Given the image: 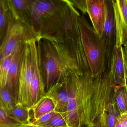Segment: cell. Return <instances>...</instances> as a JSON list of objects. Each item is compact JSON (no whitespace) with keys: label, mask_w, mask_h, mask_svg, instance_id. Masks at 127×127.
<instances>
[{"label":"cell","mask_w":127,"mask_h":127,"mask_svg":"<svg viewBox=\"0 0 127 127\" xmlns=\"http://www.w3.org/2000/svg\"><path fill=\"white\" fill-rule=\"evenodd\" d=\"M83 14H86L87 7L86 0H69Z\"/></svg>","instance_id":"25"},{"label":"cell","mask_w":127,"mask_h":127,"mask_svg":"<svg viewBox=\"0 0 127 127\" xmlns=\"http://www.w3.org/2000/svg\"><path fill=\"white\" fill-rule=\"evenodd\" d=\"M80 15L76 10H68L57 26L41 38L48 40L56 49L72 59L81 72L86 74L90 72L81 37Z\"/></svg>","instance_id":"2"},{"label":"cell","mask_w":127,"mask_h":127,"mask_svg":"<svg viewBox=\"0 0 127 127\" xmlns=\"http://www.w3.org/2000/svg\"><path fill=\"white\" fill-rule=\"evenodd\" d=\"M66 78L51 87L46 91L44 96L53 100L56 106L55 111L62 116L67 112L68 105Z\"/></svg>","instance_id":"10"},{"label":"cell","mask_w":127,"mask_h":127,"mask_svg":"<svg viewBox=\"0 0 127 127\" xmlns=\"http://www.w3.org/2000/svg\"><path fill=\"white\" fill-rule=\"evenodd\" d=\"M113 100L120 114L127 112V90L125 84L114 87Z\"/></svg>","instance_id":"16"},{"label":"cell","mask_w":127,"mask_h":127,"mask_svg":"<svg viewBox=\"0 0 127 127\" xmlns=\"http://www.w3.org/2000/svg\"><path fill=\"white\" fill-rule=\"evenodd\" d=\"M105 112L98 116L87 127H104Z\"/></svg>","instance_id":"26"},{"label":"cell","mask_w":127,"mask_h":127,"mask_svg":"<svg viewBox=\"0 0 127 127\" xmlns=\"http://www.w3.org/2000/svg\"><path fill=\"white\" fill-rule=\"evenodd\" d=\"M127 30V0H115Z\"/></svg>","instance_id":"23"},{"label":"cell","mask_w":127,"mask_h":127,"mask_svg":"<svg viewBox=\"0 0 127 127\" xmlns=\"http://www.w3.org/2000/svg\"><path fill=\"white\" fill-rule=\"evenodd\" d=\"M16 98L5 86L0 88V107L7 110L17 104Z\"/></svg>","instance_id":"17"},{"label":"cell","mask_w":127,"mask_h":127,"mask_svg":"<svg viewBox=\"0 0 127 127\" xmlns=\"http://www.w3.org/2000/svg\"><path fill=\"white\" fill-rule=\"evenodd\" d=\"M9 8L6 0H0V45L6 29Z\"/></svg>","instance_id":"19"},{"label":"cell","mask_w":127,"mask_h":127,"mask_svg":"<svg viewBox=\"0 0 127 127\" xmlns=\"http://www.w3.org/2000/svg\"><path fill=\"white\" fill-rule=\"evenodd\" d=\"M120 115L113 99L109 105L107 111L105 112L104 127H115Z\"/></svg>","instance_id":"18"},{"label":"cell","mask_w":127,"mask_h":127,"mask_svg":"<svg viewBox=\"0 0 127 127\" xmlns=\"http://www.w3.org/2000/svg\"><path fill=\"white\" fill-rule=\"evenodd\" d=\"M41 35L32 27L13 16L9 10L8 22L0 45V61L13 52L18 43L41 39Z\"/></svg>","instance_id":"6"},{"label":"cell","mask_w":127,"mask_h":127,"mask_svg":"<svg viewBox=\"0 0 127 127\" xmlns=\"http://www.w3.org/2000/svg\"><path fill=\"white\" fill-rule=\"evenodd\" d=\"M0 127H36L32 122L22 124L9 117L4 110L0 107Z\"/></svg>","instance_id":"21"},{"label":"cell","mask_w":127,"mask_h":127,"mask_svg":"<svg viewBox=\"0 0 127 127\" xmlns=\"http://www.w3.org/2000/svg\"><path fill=\"white\" fill-rule=\"evenodd\" d=\"M37 41H35L33 47V71L31 86V109L45 96L46 92L43 82Z\"/></svg>","instance_id":"8"},{"label":"cell","mask_w":127,"mask_h":127,"mask_svg":"<svg viewBox=\"0 0 127 127\" xmlns=\"http://www.w3.org/2000/svg\"><path fill=\"white\" fill-rule=\"evenodd\" d=\"M69 0H35L30 9L32 27L41 37L52 30L63 17Z\"/></svg>","instance_id":"5"},{"label":"cell","mask_w":127,"mask_h":127,"mask_svg":"<svg viewBox=\"0 0 127 127\" xmlns=\"http://www.w3.org/2000/svg\"><path fill=\"white\" fill-rule=\"evenodd\" d=\"M87 13L93 27L100 37L102 38L106 15L104 0H86Z\"/></svg>","instance_id":"9"},{"label":"cell","mask_w":127,"mask_h":127,"mask_svg":"<svg viewBox=\"0 0 127 127\" xmlns=\"http://www.w3.org/2000/svg\"><path fill=\"white\" fill-rule=\"evenodd\" d=\"M37 43L45 92L71 73L84 74L76 64L57 50L48 40L41 38Z\"/></svg>","instance_id":"3"},{"label":"cell","mask_w":127,"mask_h":127,"mask_svg":"<svg viewBox=\"0 0 127 127\" xmlns=\"http://www.w3.org/2000/svg\"><path fill=\"white\" fill-rule=\"evenodd\" d=\"M94 80L90 73H71L66 77L68 105L63 116L68 127H87L97 118L93 100Z\"/></svg>","instance_id":"1"},{"label":"cell","mask_w":127,"mask_h":127,"mask_svg":"<svg viewBox=\"0 0 127 127\" xmlns=\"http://www.w3.org/2000/svg\"><path fill=\"white\" fill-rule=\"evenodd\" d=\"M28 41L21 42L18 43L13 52V57L9 69L6 86L13 95L16 98L17 101L18 79L20 60L24 50L25 44Z\"/></svg>","instance_id":"11"},{"label":"cell","mask_w":127,"mask_h":127,"mask_svg":"<svg viewBox=\"0 0 127 127\" xmlns=\"http://www.w3.org/2000/svg\"><path fill=\"white\" fill-rule=\"evenodd\" d=\"M122 48V47H115L110 60L109 76L111 83L114 87L125 84Z\"/></svg>","instance_id":"12"},{"label":"cell","mask_w":127,"mask_h":127,"mask_svg":"<svg viewBox=\"0 0 127 127\" xmlns=\"http://www.w3.org/2000/svg\"><path fill=\"white\" fill-rule=\"evenodd\" d=\"M78 22L82 44L90 74L95 78L106 69V47L103 39L90 25L84 14L80 15Z\"/></svg>","instance_id":"4"},{"label":"cell","mask_w":127,"mask_h":127,"mask_svg":"<svg viewBox=\"0 0 127 127\" xmlns=\"http://www.w3.org/2000/svg\"><path fill=\"white\" fill-rule=\"evenodd\" d=\"M56 106L50 98L44 96L31 109L32 111V122L36 121L41 117L53 111H55Z\"/></svg>","instance_id":"15"},{"label":"cell","mask_w":127,"mask_h":127,"mask_svg":"<svg viewBox=\"0 0 127 127\" xmlns=\"http://www.w3.org/2000/svg\"><path fill=\"white\" fill-rule=\"evenodd\" d=\"M13 57L12 53L0 61V88H3L6 86Z\"/></svg>","instance_id":"20"},{"label":"cell","mask_w":127,"mask_h":127,"mask_svg":"<svg viewBox=\"0 0 127 127\" xmlns=\"http://www.w3.org/2000/svg\"><path fill=\"white\" fill-rule=\"evenodd\" d=\"M35 0H6L9 10L12 15L30 25V9Z\"/></svg>","instance_id":"13"},{"label":"cell","mask_w":127,"mask_h":127,"mask_svg":"<svg viewBox=\"0 0 127 127\" xmlns=\"http://www.w3.org/2000/svg\"><path fill=\"white\" fill-rule=\"evenodd\" d=\"M122 50L125 74V85L127 90V44L122 47Z\"/></svg>","instance_id":"27"},{"label":"cell","mask_w":127,"mask_h":127,"mask_svg":"<svg viewBox=\"0 0 127 127\" xmlns=\"http://www.w3.org/2000/svg\"><path fill=\"white\" fill-rule=\"evenodd\" d=\"M33 39L27 42L21 57L18 79L17 104L31 109V86L33 71Z\"/></svg>","instance_id":"7"},{"label":"cell","mask_w":127,"mask_h":127,"mask_svg":"<svg viewBox=\"0 0 127 127\" xmlns=\"http://www.w3.org/2000/svg\"><path fill=\"white\" fill-rule=\"evenodd\" d=\"M55 112L56 111L54 110L31 122L36 127H45Z\"/></svg>","instance_id":"24"},{"label":"cell","mask_w":127,"mask_h":127,"mask_svg":"<svg viewBox=\"0 0 127 127\" xmlns=\"http://www.w3.org/2000/svg\"><path fill=\"white\" fill-rule=\"evenodd\" d=\"M5 111L9 117L17 122L22 124H28L31 122L30 115L31 109L21 104H17Z\"/></svg>","instance_id":"14"},{"label":"cell","mask_w":127,"mask_h":127,"mask_svg":"<svg viewBox=\"0 0 127 127\" xmlns=\"http://www.w3.org/2000/svg\"><path fill=\"white\" fill-rule=\"evenodd\" d=\"M45 127H68L66 121L59 113L56 112Z\"/></svg>","instance_id":"22"}]
</instances>
